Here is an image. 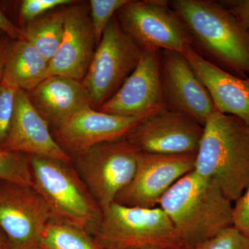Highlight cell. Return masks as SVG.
Listing matches in <instances>:
<instances>
[{
  "mask_svg": "<svg viewBox=\"0 0 249 249\" xmlns=\"http://www.w3.org/2000/svg\"><path fill=\"white\" fill-rule=\"evenodd\" d=\"M49 62L24 39L13 41L1 82L28 92L48 77Z\"/></svg>",
  "mask_w": 249,
  "mask_h": 249,
  "instance_id": "obj_19",
  "label": "cell"
},
{
  "mask_svg": "<svg viewBox=\"0 0 249 249\" xmlns=\"http://www.w3.org/2000/svg\"><path fill=\"white\" fill-rule=\"evenodd\" d=\"M74 1L73 0H24L19 8V20L27 24L52 10L67 6Z\"/></svg>",
  "mask_w": 249,
  "mask_h": 249,
  "instance_id": "obj_26",
  "label": "cell"
},
{
  "mask_svg": "<svg viewBox=\"0 0 249 249\" xmlns=\"http://www.w3.org/2000/svg\"><path fill=\"white\" fill-rule=\"evenodd\" d=\"M121 27L143 51L183 53L193 46L181 18L165 0H129L116 14Z\"/></svg>",
  "mask_w": 249,
  "mask_h": 249,
  "instance_id": "obj_8",
  "label": "cell"
},
{
  "mask_svg": "<svg viewBox=\"0 0 249 249\" xmlns=\"http://www.w3.org/2000/svg\"><path fill=\"white\" fill-rule=\"evenodd\" d=\"M42 247L47 249H103L89 232L55 218L45 228Z\"/></svg>",
  "mask_w": 249,
  "mask_h": 249,
  "instance_id": "obj_21",
  "label": "cell"
},
{
  "mask_svg": "<svg viewBox=\"0 0 249 249\" xmlns=\"http://www.w3.org/2000/svg\"><path fill=\"white\" fill-rule=\"evenodd\" d=\"M139 155L123 138L98 144L75 159L76 171L103 212L134 178Z\"/></svg>",
  "mask_w": 249,
  "mask_h": 249,
  "instance_id": "obj_7",
  "label": "cell"
},
{
  "mask_svg": "<svg viewBox=\"0 0 249 249\" xmlns=\"http://www.w3.org/2000/svg\"><path fill=\"white\" fill-rule=\"evenodd\" d=\"M194 170L232 202L240 199L249 183V124L215 109L204 124Z\"/></svg>",
  "mask_w": 249,
  "mask_h": 249,
  "instance_id": "obj_2",
  "label": "cell"
},
{
  "mask_svg": "<svg viewBox=\"0 0 249 249\" xmlns=\"http://www.w3.org/2000/svg\"><path fill=\"white\" fill-rule=\"evenodd\" d=\"M13 40L6 34L0 37V82L2 80L5 64L9 55L10 49L12 45Z\"/></svg>",
  "mask_w": 249,
  "mask_h": 249,
  "instance_id": "obj_30",
  "label": "cell"
},
{
  "mask_svg": "<svg viewBox=\"0 0 249 249\" xmlns=\"http://www.w3.org/2000/svg\"><path fill=\"white\" fill-rule=\"evenodd\" d=\"M160 207L186 248L193 249L233 226V206L213 180L194 170L166 192Z\"/></svg>",
  "mask_w": 249,
  "mask_h": 249,
  "instance_id": "obj_1",
  "label": "cell"
},
{
  "mask_svg": "<svg viewBox=\"0 0 249 249\" xmlns=\"http://www.w3.org/2000/svg\"><path fill=\"white\" fill-rule=\"evenodd\" d=\"M204 127L166 107L139 121L125 137L142 153L196 155Z\"/></svg>",
  "mask_w": 249,
  "mask_h": 249,
  "instance_id": "obj_10",
  "label": "cell"
},
{
  "mask_svg": "<svg viewBox=\"0 0 249 249\" xmlns=\"http://www.w3.org/2000/svg\"><path fill=\"white\" fill-rule=\"evenodd\" d=\"M103 249H184L181 236L160 207L113 203L93 235Z\"/></svg>",
  "mask_w": 249,
  "mask_h": 249,
  "instance_id": "obj_5",
  "label": "cell"
},
{
  "mask_svg": "<svg viewBox=\"0 0 249 249\" xmlns=\"http://www.w3.org/2000/svg\"><path fill=\"white\" fill-rule=\"evenodd\" d=\"M50 208L33 187L0 181V229L9 249H40Z\"/></svg>",
  "mask_w": 249,
  "mask_h": 249,
  "instance_id": "obj_9",
  "label": "cell"
},
{
  "mask_svg": "<svg viewBox=\"0 0 249 249\" xmlns=\"http://www.w3.org/2000/svg\"><path fill=\"white\" fill-rule=\"evenodd\" d=\"M160 52L143 51L132 74L98 110L144 119L165 107L160 83Z\"/></svg>",
  "mask_w": 249,
  "mask_h": 249,
  "instance_id": "obj_14",
  "label": "cell"
},
{
  "mask_svg": "<svg viewBox=\"0 0 249 249\" xmlns=\"http://www.w3.org/2000/svg\"><path fill=\"white\" fill-rule=\"evenodd\" d=\"M18 90L0 82V147L9 135Z\"/></svg>",
  "mask_w": 249,
  "mask_h": 249,
  "instance_id": "obj_25",
  "label": "cell"
},
{
  "mask_svg": "<svg viewBox=\"0 0 249 249\" xmlns=\"http://www.w3.org/2000/svg\"><path fill=\"white\" fill-rule=\"evenodd\" d=\"M129 0H90V17L98 45L104 31L117 11Z\"/></svg>",
  "mask_w": 249,
  "mask_h": 249,
  "instance_id": "obj_23",
  "label": "cell"
},
{
  "mask_svg": "<svg viewBox=\"0 0 249 249\" xmlns=\"http://www.w3.org/2000/svg\"><path fill=\"white\" fill-rule=\"evenodd\" d=\"M4 33L1 32V31H0V37H1V36L4 35Z\"/></svg>",
  "mask_w": 249,
  "mask_h": 249,
  "instance_id": "obj_32",
  "label": "cell"
},
{
  "mask_svg": "<svg viewBox=\"0 0 249 249\" xmlns=\"http://www.w3.org/2000/svg\"><path fill=\"white\" fill-rule=\"evenodd\" d=\"M160 78L165 107L191 116L204 127L215 107L209 91L184 55L160 51Z\"/></svg>",
  "mask_w": 249,
  "mask_h": 249,
  "instance_id": "obj_12",
  "label": "cell"
},
{
  "mask_svg": "<svg viewBox=\"0 0 249 249\" xmlns=\"http://www.w3.org/2000/svg\"><path fill=\"white\" fill-rule=\"evenodd\" d=\"M196 157L140 152L134 178L119 193L115 203L142 209L158 207L166 192L195 169Z\"/></svg>",
  "mask_w": 249,
  "mask_h": 249,
  "instance_id": "obj_11",
  "label": "cell"
},
{
  "mask_svg": "<svg viewBox=\"0 0 249 249\" xmlns=\"http://www.w3.org/2000/svg\"></svg>",
  "mask_w": 249,
  "mask_h": 249,
  "instance_id": "obj_35",
  "label": "cell"
},
{
  "mask_svg": "<svg viewBox=\"0 0 249 249\" xmlns=\"http://www.w3.org/2000/svg\"><path fill=\"white\" fill-rule=\"evenodd\" d=\"M222 3L249 33V0L227 1Z\"/></svg>",
  "mask_w": 249,
  "mask_h": 249,
  "instance_id": "obj_28",
  "label": "cell"
},
{
  "mask_svg": "<svg viewBox=\"0 0 249 249\" xmlns=\"http://www.w3.org/2000/svg\"><path fill=\"white\" fill-rule=\"evenodd\" d=\"M142 119L108 114L89 106L51 131L57 143L73 160L98 144L125 138Z\"/></svg>",
  "mask_w": 249,
  "mask_h": 249,
  "instance_id": "obj_13",
  "label": "cell"
},
{
  "mask_svg": "<svg viewBox=\"0 0 249 249\" xmlns=\"http://www.w3.org/2000/svg\"><path fill=\"white\" fill-rule=\"evenodd\" d=\"M191 249H249V237L232 226Z\"/></svg>",
  "mask_w": 249,
  "mask_h": 249,
  "instance_id": "obj_24",
  "label": "cell"
},
{
  "mask_svg": "<svg viewBox=\"0 0 249 249\" xmlns=\"http://www.w3.org/2000/svg\"><path fill=\"white\" fill-rule=\"evenodd\" d=\"M174 11L206 55L243 78L249 75V33L222 3L173 0Z\"/></svg>",
  "mask_w": 249,
  "mask_h": 249,
  "instance_id": "obj_3",
  "label": "cell"
},
{
  "mask_svg": "<svg viewBox=\"0 0 249 249\" xmlns=\"http://www.w3.org/2000/svg\"><path fill=\"white\" fill-rule=\"evenodd\" d=\"M97 45L89 1H75L67 5L63 36L49 61L48 76L58 75L82 81Z\"/></svg>",
  "mask_w": 249,
  "mask_h": 249,
  "instance_id": "obj_15",
  "label": "cell"
},
{
  "mask_svg": "<svg viewBox=\"0 0 249 249\" xmlns=\"http://www.w3.org/2000/svg\"><path fill=\"white\" fill-rule=\"evenodd\" d=\"M66 6L52 10L21 28L24 40L34 45L49 62L62 41Z\"/></svg>",
  "mask_w": 249,
  "mask_h": 249,
  "instance_id": "obj_20",
  "label": "cell"
},
{
  "mask_svg": "<svg viewBox=\"0 0 249 249\" xmlns=\"http://www.w3.org/2000/svg\"><path fill=\"white\" fill-rule=\"evenodd\" d=\"M0 31L9 36L13 40L24 39L22 29L15 25L14 23L6 17L1 7H0Z\"/></svg>",
  "mask_w": 249,
  "mask_h": 249,
  "instance_id": "obj_29",
  "label": "cell"
},
{
  "mask_svg": "<svg viewBox=\"0 0 249 249\" xmlns=\"http://www.w3.org/2000/svg\"><path fill=\"white\" fill-rule=\"evenodd\" d=\"M0 249H9L7 240L1 229H0Z\"/></svg>",
  "mask_w": 249,
  "mask_h": 249,
  "instance_id": "obj_31",
  "label": "cell"
},
{
  "mask_svg": "<svg viewBox=\"0 0 249 249\" xmlns=\"http://www.w3.org/2000/svg\"><path fill=\"white\" fill-rule=\"evenodd\" d=\"M0 181L33 187L28 159L22 154L0 148Z\"/></svg>",
  "mask_w": 249,
  "mask_h": 249,
  "instance_id": "obj_22",
  "label": "cell"
},
{
  "mask_svg": "<svg viewBox=\"0 0 249 249\" xmlns=\"http://www.w3.org/2000/svg\"><path fill=\"white\" fill-rule=\"evenodd\" d=\"M27 93L31 104L52 129L91 106L82 81L70 77L49 76Z\"/></svg>",
  "mask_w": 249,
  "mask_h": 249,
  "instance_id": "obj_18",
  "label": "cell"
},
{
  "mask_svg": "<svg viewBox=\"0 0 249 249\" xmlns=\"http://www.w3.org/2000/svg\"><path fill=\"white\" fill-rule=\"evenodd\" d=\"M142 53L115 15L104 31L82 80L91 107L99 109L115 94L138 65Z\"/></svg>",
  "mask_w": 249,
  "mask_h": 249,
  "instance_id": "obj_6",
  "label": "cell"
},
{
  "mask_svg": "<svg viewBox=\"0 0 249 249\" xmlns=\"http://www.w3.org/2000/svg\"><path fill=\"white\" fill-rule=\"evenodd\" d=\"M233 227L249 237V183L233 206Z\"/></svg>",
  "mask_w": 249,
  "mask_h": 249,
  "instance_id": "obj_27",
  "label": "cell"
},
{
  "mask_svg": "<svg viewBox=\"0 0 249 249\" xmlns=\"http://www.w3.org/2000/svg\"><path fill=\"white\" fill-rule=\"evenodd\" d=\"M188 249V248H186V249Z\"/></svg>",
  "mask_w": 249,
  "mask_h": 249,
  "instance_id": "obj_34",
  "label": "cell"
},
{
  "mask_svg": "<svg viewBox=\"0 0 249 249\" xmlns=\"http://www.w3.org/2000/svg\"><path fill=\"white\" fill-rule=\"evenodd\" d=\"M40 249H47L45 248V247H41V248Z\"/></svg>",
  "mask_w": 249,
  "mask_h": 249,
  "instance_id": "obj_33",
  "label": "cell"
},
{
  "mask_svg": "<svg viewBox=\"0 0 249 249\" xmlns=\"http://www.w3.org/2000/svg\"><path fill=\"white\" fill-rule=\"evenodd\" d=\"M33 188L48 204L53 218L93 236L103 211L72 163L39 156L28 157Z\"/></svg>",
  "mask_w": 249,
  "mask_h": 249,
  "instance_id": "obj_4",
  "label": "cell"
},
{
  "mask_svg": "<svg viewBox=\"0 0 249 249\" xmlns=\"http://www.w3.org/2000/svg\"><path fill=\"white\" fill-rule=\"evenodd\" d=\"M208 89L216 110L249 124V77L229 73L190 46L183 53Z\"/></svg>",
  "mask_w": 249,
  "mask_h": 249,
  "instance_id": "obj_17",
  "label": "cell"
},
{
  "mask_svg": "<svg viewBox=\"0 0 249 249\" xmlns=\"http://www.w3.org/2000/svg\"><path fill=\"white\" fill-rule=\"evenodd\" d=\"M0 148L29 156L49 157L72 163L55 142L48 123L31 104L27 91L18 89L9 135Z\"/></svg>",
  "mask_w": 249,
  "mask_h": 249,
  "instance_id": "obj_16",
  "label": "cell"
}]
</instances>
